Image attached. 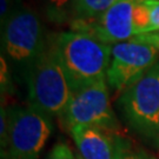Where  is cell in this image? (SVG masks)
<instances>
[{"label": "cell", "mask_w": 159, "mask_h": 159, "mask_svg": "<svg viewBox=\"0 0 159 159\" xmlns=\"http://www.w3.org/2000/svg\"><path fill=\"white\" fill-rule=\"evenodd\" d=\"M54 45L72 92L106 79L110 45L74 31L54 34Z\"/></svg>", "instance_id": "6da1fadb"}, {"label": "cell", "mask_w": 159, "mask_h": 159, "mask_svg": "<svg viewBox=\"0 0 159 159\" xmlns=\"http://www.w3.org/2000/svg\"><path fill=\"white\" fill-rule=\"evenodd\" d=\"M25 77L30 105L50 117H61L73 92L58 58L54 35H48L44 50L26 70Z\"/></svg>", "instance_id": "7a4b0ae2"}, {"label": "cell", "mask_w": 159, "mask_h": 159, "mask_svg": "<svg viewBox=\"0 0 159 159\" xmlns=\"http://www.w3.org/2000/svg\"><path fill=\"white\" fill-rule=\"evenodd\" d=\"M119 107L136 133L159 142V61L120 94Z\"/></svg>", "instance_id": "3957f363"}, {"label": "cell", "mask_w": 159, "mask_h": 159, "mask_svg": "<svg viewBox=\"0 0 159 159\" xmlns=\"http://www.w3.org/2000/svg\"><path fill=\"white\" fill-rule=\"evenodd\" d=\"M50 35V34H48ZM48 35L40 18L29 7H16L1 25V51L24 72L44 50Z\"/></svg>", "instance_id": "277c9868"}, {"label": "cell", "mask_w": 159, "mask_h": 159, "mask_svg": "<svg viewBox=\"0 0 159 159\" xmlns=\"http://www.w3.org/2000/svg\"><path fill=\"white\" fill-rule=\"evenodd\" d=\"M8 132L5 143L6 159H38L51 136V117L33 106L8 110Z\"/></svg>", "instance_id": "5b68a950"}, {"label": "cell", "mask_w": 159, "mask_h": 159, "mask_svg": "<svg viewBox=\"0 0 159 159\" xmlns=\"http://www.w3.org/2000/svg\"><path fill=\"white\" fill-rule=\"evenodd\" d=\"M106 79L97 81L72 93L61 119L68 130L75 127H99L104 130H118L119 124L110 102Z\"/></svg>", "instance_id": "8992f818"}, {"label": "cell", "mask_w": 159, "mask_h": 159, "mask_svg": "<svg viewBox=\"0 0 159 159\" xmlns=\"http://www.w3.org/2000/svg\"><path fill=\"white\" fill-rule=\"evenodd\" d=\"M159 50L131 39L111 46L106 81L117 93H123L158 63Z\"/></svg>", "instance_id": "52a82bcc"}, {"label": "cell", "mask_w": 159, "mask_h": 159, "mask_svg": "<svg viewBox=\"0 0 159 159\" xmlns=\"http://www.w3.org/2000/svg\"><path fill=\"white\" fill-rule=\"evenodd\" d=\"M136 0H119L106 12L92 19L72 20L71 31L86 34L106 45L134 38L133 8Z\"/></svg>", "instance_id": "ba28073f"}, {"label": "cell", "mask_w": 159, "mask_h": 159, "mask_svg": "<svg viewBox=\"0 0 159 159\" xmlns=\"http://www.w3.org/2000/svg\"><path fill=\"white\" fill-rule=\"evenodd\" d=\"M70 132L81 159H116L124 145L113 132L99 127H75Z\"/></svg>", "instance_id": "9c48e42d"}, {"label": "cell", "mask_w": 159, "mask_h": 159, "mask_svg": "<svg viewBox=\"0 0 159 159\" xmlns=\"http://www.w3.org/2000/svg\"><path fill=\"white\" fill-rule=\"evenodd\" d=\"M134 37L159 31V0H136L133 8Z\"/></svg>", "instance_id": "30bf717a"}, {"label": "cell", "mask_w": 159, "mask_h": 159, "mask_svg": "<svg viewBox=\"0 0 159 159\" xmlns=\"http://www.w3.org/2000/svg\"><path fill=\"white\" fill-rule=\"evenodd\" d=\"M119 0H73L72 18L73 20L92 19L106 12Z\"/></svg>", "instance_id": "8fae6325"}, {"label": "cell", "mask_w": 159, "mask_h": 159, "mask_svg": "<svg viewBox=\"0 0 159 159\" xmlns=\"http://www.w3.org/2000/svg\"><path fill=\"white\" fill-rule=\"evenodd\" d=\"M73 0H45L47 17L53 23H64L72 17Z\"/></svg>", "instance_id": "7c38bea8"}, {"label": "cell", "mask_w": 159, "mask_h": 159, "mask_svg": "<svg viewBox=\"0 0 159 159\" xmlns=\"http://www.w3.org/2000/svg\"><path fill=\"white\" fill-rule=\"evenodd\" d=\"M46 159H75V157L67 144L58 143L50 151Z\"/></svg>", "instance_id": "4fadbf2b"}, {"label": "cell", "mask_w": 159, "mask_h": 159, "mask_svg": "<svg viewBox=\"0 0 159 159\" xmlns=\"http://www.w3.org/2000/svg\"><path fill=\"white\" fill-rule=\"evenodd\" d=\"M116 159H154V158L151 157L150 154L143 152V151L131 150V148H129L125 144H124L123 148H120L119 153H118V156H117Z\"/></svg>", "instance_id": "5bb4252c"}, {"label": "cell", "mask_w": 159, "mask_h": 159, "mask_svg": "<svg viewBox=\"0 0 159 159\" xmlns=\"http://www.w3.org/2000/svg\"><path fill=\"white\" fill-rule=\"evenodd\" d=\"M133 40L140 41V43H145V44H148V45H152L157 50H159V31L158 32H152V33L137 35V37L133 38Z\"/></svg>", "instance_id": "9a60e30c"}, {"label": "cell", "mask_w": 159, "mask_h": 159, "mask_svg": "<svg viewBox=\"0 0 159 159\" xmlns=\"http://www.w3.org/2000/svg\"><path fill=\"white\" fill-rule=\"evenodd\" d=\"M13 0H0V21L1 25L5 23L6 19L10 17L12 11L14 10L13 7Z\"/></svg>", "instance_id": "2e32d148"}]
</instances>
